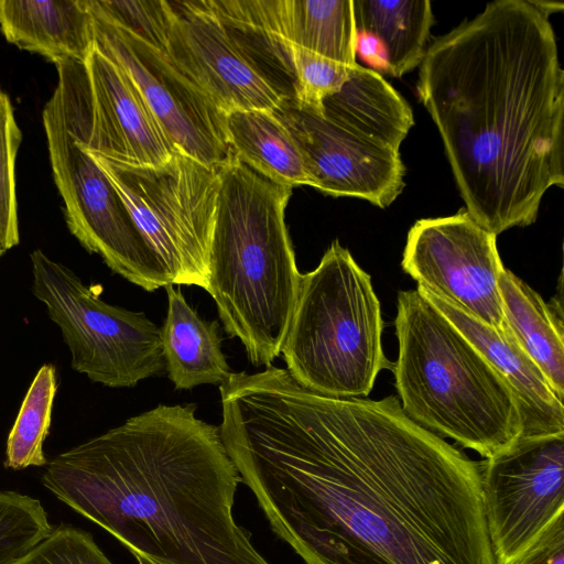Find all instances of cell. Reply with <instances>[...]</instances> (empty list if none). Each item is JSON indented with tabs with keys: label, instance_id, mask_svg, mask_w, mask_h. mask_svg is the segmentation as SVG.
Instances as JSON below:
<instances>
[{
	"label": "cell",
	"instance_id": "1",
	"mask_svg": "<svg viewBox=\"0 0 564 564\" xmlns=\"http://www.w3.org/2000/svg\"><path fill=\"white\" fill-rule=\"evenodd\" d=\"M224 446L305 564H496L480 463L399 399H337L286 369L219 386Z\"/></svg>",
	"mask_w": 564,
	"mask_h": 564
},
{
	"label": "cell",
	"instance_id": "2",
	"mask_svg": "<svg viewBox=\"0 0 564 564\" xmlns=\"http://www.w3.org/2000/svg\"><path fill=\"white\" fill-rule=\"evenodd\" d=\"M416 90L466 212L498 236L538 217L564 186V72L549 17L498 0L435 40Z\"/></svg>",
	"mask_w": 564,
	"mask_h": 564
},
{
	"label": "cell",
	"instance_id": "3",
	"mask_svg": "<svg viewBox=\"0 0 564 564\" xmlns=\"http://www.w3.org/2000/svg\"><path fill=\"white\" fill-rule=\"evenodd\" d=\"M196 405L128 419L51 460L43 485L139 564H270L234 517L242 478Z\"/></svg>",
	"mask_w": 564,
	"mask_h": 564
},
{
	"label": "cell",
	"instance_id": "4",
	"mask_svg": "<svg viewBox=\"0 0 564 564\" xmlns=\"http://www.w3.org/2000/svg\"><path fill=\"white\" fill-rule=\"evenodd\" d=\"M219 174L206 291L227 334L254 366L269 367L281 354L302 279L285 224L292 188L236 156Z\"/></svg>",
	"mask_w": 564,
	"mask_h": 564
},
{
	"label": "cell",
	"instance_id": "5",
	"mask_svg": "<svg viewBox=\"0 0 564 564\" xmlns=\"http://www.w3.org/2000/svg\"><path fill=\"white\" fill-rule=\"evenodd\" d=\"M395 388L404 413L485 459L521 436L517 399L502 376L417 290L398 294Z\"/></svg>",
	"mask_w": 564,
	"mask_h": 564
},
{
	"label": "cell",
	"instance_id": "6",
	"mask_svg": "<svg viewBox=\"0 0 564 564\" xmlns=\"http://www.w3.org/2000/svg\"><path fill=\"white\" fill-rule=\"evenodd\" d=\"M382 330L370 275L335 240L318 265L302 274L281 354L305 389L337 399L365 398L379 372L392 368Z\"/></svg>",
	"mask_w": 564,
	"mask_h": 564
},
{
	"label": "cell",
	"instance_id": "7",
	"mask_svg": "<svg viewBox=\"0 0 564 564\" xmlns=\"http://www.w3.org/2000/svg\"><path fill=\"white\" fill-rule=\"evenodd\" d=\"M56 68L57 85L42 117L69 231L115 273L143 290L169 285L155 253L87 149L93 105L86 64L65 62Z\"/></svg>",
	"mask_w": 564,
	"mask_h": 564
},
{
	"label": "cell",
	"instance_id": "8",
	"mask_svg": "<svg viewBox=\"0 0 564 564\" xmlns=\"http://www.w3.org/2000/svg\"><path fill=\"white\" fill-rule=\"evenodd\" d=\"M90 154L155 253L169 283L207 290L219 169L180 152L158 166L123 165Z\"/></svg>",
	"mask_w": 564,
	"mask_h": 564
},
{
	"label": "cell",
	"instance_id": "9",
	"mask_svg": "<svg viewBox=\"0 0 564 564\" xmlns=\"http://www.w3.org/2000/svg\"><path fill=\"white\" fill-rule=\"evenodd\" d=\"M33 293L59 327L72 367L111 388L134 387L166 371L161 329L143 313L104 302L67 267L31 253Z\"/></svg>",
	"mask_w": 564,
	"mask_h": 564
},
{
	"label": "cell",
	"instance_id": "10",
	"mask_svg": "<svg viewBox=\"0 0 564 564\" xmlns=\"http://www.w3.org/2000/svg\"><path fill=\"white\" fill-rule=\"evenodd\" d=\"M480 477L496 564H511L564 516V434L520 437L480 462Z\"/></svg>",
	"mask_w": 564,
	"mask_h": 564
},
{
	"label": "cell",
	"instance_id": "11",
	"mask_svg": "<svg viewBox=\"0 0 564 564\" xmlns=\"http://www.w3.org/2000/svg\"><path fill=\"white\" fill-rule=\"evenodd\" d=\"M93 18L95 46L132 79L174 151L213 169L234 160L226 113L165 53L120 26Z\"/></svg>",
	"mask_w": 564,
	"mask_h": 564
},
{
	"label": "cell",
	"instance_id": "12",
	"mask_svg": "<svg viewBox=\"0 0 564 564\" xmlns=\"http://www.w3.org/2000/svg\"><path fill=\"white\" fill-rule=\"evenodd\" d=\"M496 238L466 210L420 219L409 230L401 265L416 289L503 330L499 279L505 267Z\"/></svg>",
	"mask_w": 564,
	"mask_h": 564
},
{
	"label": "cell",
	"instance_id": "13",
	"mask_svg": "<svg viewBox=\"0 0 564 564\" xmlns=\"http://www.w3.org/2000/svg\"><path fill=\"white\" fill-rule=\"evenodd\" d=\"M165 54L226 115L275 110L284 99L208 0L167 1Z\"/></svg>",
	"mask_w": 564,
	"mask_h": 564
},
{
	"label": "cell",
	"instance_id": "14",
	"mask_svg": "<svg viewBox=\"0 0 564 564\" xmlns=\"http://www.w3.org/2000/svg\"><path fill=\"white\" fill-rule=\"evenodd\" d=\"M302 150L313 187L335 197L362 198L386 208L402 193L400 152L352 133L284 100L274 110Z\"/></svg>",
	"mask_w": 564,
	"mask_h": 564
},
{
	"label": "cell",
	"instance_id": "15",
	"mask_svg": "<svg viewBox=\"0 0 564 564\" xmlns=\"http://www.w3.org/2000/svg\"><path fill=\"white\" fill-rule=\"evenodd\" d=\"M93 124L88 150L130 166H158L175 152L128 74L96 46L86 61Z\"/></svg>",
	"mask_w": 564,
	"mask_h": 564
},
{
	"label": "cell",
	"instance_id": "16",
	"mask_svg": "<svg viewBox=\"0 0 564 564\" xmlns=\"http://www.w3.org/2000/svg\"><path fill=\"white\" fill-rule=\"evenodd\" d=\"M419 290V289H417ZM489 361L510 386L521 414L520 437L564 434V405L538 365L509 330H497L440 297L419 290Z\"/></svg>",
	"mask_w": 564,
	"mask_h": 564
},
{
	"label": "cell",
	"instance_id": "17",
	"mask_svg": "<svg viewBox=\"0 0 564 564\" xmlns=\"http://www.w3.org/2000/svg\"><path fill=\"white\" fill-rule=\"evenodd\" d=\"M275 39L340 64L356 62L352 0H236Z\"/></svg>",
	"mask_w": 564,
	"mask_h": 564
},
{
	"label": "cell",
	"instance_id": "18",
	"mask_svg": "<svg viewBox=\"0 0 564 564\" xmlns=\"http://www.w3.org/2000/svg\"><path fill=\"white\" fill-rule=\"evenodd\" d=\"M6 40L55 66L86 63L95 47L94 18L85 0H0Z\"/></svg>",
	"mask_w": 564,
	"mask_h": 564
},
{
	"label": "cell",
	"instance_id": "19",
	"mask_svg": "<svg viewBox=\"0 0 564 564\" xmlns=\"http://www.w3.org/2000/svg\"><path fill=\"white\" fill-rule=\"evenodd\" d=\"M322 117L398 151L414 126L403 97L380 74L358 63L341 88L323 101Z\"/></svg>",
	"mask_w": 564,
	"mask_h": 564
},
{
	"label": "cell",
	"instance_id": "20",
	"mask_svg": "<svg viewBox=\"0 0 564 564\" xmlns=\"http://www.w3.org/2000/svg\"><path fill=\"white\" fill-rule=\"evenodd\" d=\"M167 313L161 329L165 369L176 390L223 383L231 370L221 350L219 324L207 322L169 284Z\"/></svg>",
	"mask_w": 564,
	"mask_h": 564
},
{
	"label": "cell",
	"instance_id": "21",
	"mask_svg": "<svg viewBox=\"0 0 564 564\" xmlns=\"http://www.w3.org/2000/svg\"><path fill=\"white\" fill-rule=\"evenodd\" d=\"M499 288L506 328L563 400V315L556 310L562 305L545 303L539 293L506 268Z\"/></svg>",
	"mask_w": 564,
	"mask_h": 564
},
{
	"label": "cell",
	"instance_id": "22",
	"mask_svg": "<svg viewBox=\"0 0 564 564\" xmlns=\"http://www.w3.org/2000/svg\"><path fill=\"white\" fill-rule=\"evenodd\" d=\"M226 127L235 156L267 180L313 186L301 148L274 110H234Z\"/></svg>",
	"mask_w": 564,
	"mask_h": 564
},
{
	"label": "cell",
	"instance_id": "23",
	"mask_svg": "<svg viewBox=\"0 0 564 564\" xmlns=\"http://www.w3.org/2000/svg\"><path fill=\"white\" fill-rule=\"evenodd\" d=\"M357 31L381 44L388 73L401 77L420 66L433 24L429 0H352Z\"/></svg>",
	"mask_w": 564,
	"mask_h": 564
},
{
	"label": "cell",
	"instance_id": "24",
	"mask_svg": "<svg viewBox=\"0 0 564 564\" xmlns=\"http://www.w3.org/2000/svg\"><path fill=\"white\" fill-rule=\"evenodd\" d=\"M55 393V367L44 365L35 375L9 433L6 467L23 469L46 464L43 444L51 425Z\"/></svg>",
	"mask_w": 564,
	"mask_h": 564
},
{
	"label": "cell",
	"instance_id": "25",
	"mask_svg": "<svg viewBox=\"0 0 564 564\" xmlns=\"http://www.w3.org/2000/svg\"><path fill=\"white\" fill-rule=\"evenodd\" d=\"M52 531L40 500L0 491V564H14Z\"/></svg>",
	"mask_w": 564,
	"mask_h": 564
},
{
	"label": "cell",
	"instance_id": "26",
	"mask_svg": "<svg viewBox=\"0 0 564 564\" xmlns=\"http://www.w3.org/2000/svg\"><path fill=\"white\" fill-rule=\"evenodd\" d=\"M286 44L294 75V95L290 101L303 111L322 117L323 101L341 88L352 66Z\"/></svg>",
	"mask_w": 564,
	"mask_h": 564
},
{
	"label": "cell",
	"instance_id": "27",
	"mask_svg": "<svg viewBox=\"0 0 564 564\" xmlns=\"http://www.w3.org/2000/svg\"><path fill=\"white\" fill-rule=\"evenodd\" d=\"M22 140L7 94L0 91V251L19 243L15 159Z\"/></svg>",
	"mask_w": 564,
	"mask_h": 564
},
{
	"label": "cell",
	"instance_id": "28",
	"mask_svg": "<svg viewBox=\"0 0 564 564\" xmlns=\"http://www.w3.org/2000/svg\"><path fill=\"white\" fill-rule=\"evenodd\" d=\"M89 11L132 33L165 53L169 6L166 0H85Z\"/></svg>",
	"mask_w": 564,
	"mask_h": 564
},
{
	"label": "cell",
	"instance_id": "29",
	"mask_svg": "<svg viewBox=\"0 0 564 564\" xmlns=\"http://www.w3.org/2000/svg\"><path fill=\"white\" fill-rule=\"evenodd\" d=\"M14 564H112L91 534L59 525Z\"/></svg>",
	"mask_w": 564,
	"mask_h": 564
},
{
	"label": "cell",
	"instance_id": "30",
	"mask_svg": "<svg viewBox=\"0 0 564 564\" xmlns=\"http://www.w3.org/2000/svg\"><path fill=\"white\" fill-rule=\"evenodd\" d=\"M511 564H564V516L553 521Z\"/></svg>",
	"mask_w": 564,
	"mask_h": 564
},
{
	"label": "cell",
	"instance_id": "31",
	"mask_svg": "<svg viewBox=\"0 0 564 564\" xmlns=\"http://www.w3.org/2000/svg\"><path fill=\"white\" fill-rule=\"evenodd\" d=\"M531 2L545 15H550L556 11H562L564 8L563 2H554V1H540V0H531Z\"/></svg>",
	"mask_w": 564,
	"mask_h": 564
},
{
	"label": "cell",
	"instance_id": "32",
	"mask_svg": "<svg viewBox=\"0 0 564 564\" xmlns=\"http://www.w3.org/2000/svg\"><path fill=\"white\" fill-rule=\"evenodd\" d=\"M2 252L0 251V257H1Z\"/></svg>",
	"mask_w": 564,
	"mask_h": 564
}]
</instances>
